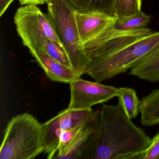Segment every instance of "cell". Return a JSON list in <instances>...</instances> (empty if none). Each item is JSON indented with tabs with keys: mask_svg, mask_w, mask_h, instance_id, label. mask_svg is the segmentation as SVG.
<instances>
[{
	"mask_svg": "<svg viewBox=\"0 0 159 159\" xmlns=\"http://www.w3.org/2000/svg\"><path fill=\"white\" fill-rule=\"evenodd\" d=\"M75 17L80 41L87 56L123 31L114 28L116 17L105 13L76 10Z\"/></svg>",
	"mask_w": 159,
	"mask_h": 159,
	"instance_id": "cell-6",
	"label": "cell"
},
{
	"mask_svg": "<svg viewBox=\"0 0 159 159\" xmlns=\"http://www.w3.org/2000/svg\"><path fill=\"white\" fill-rule=\"evenodd\" d=\"M43 152V124L28 112L13 117L4 131L0 159H32Z\"/></svg>",
	"mask_w": 159,
	"mask_h": 159,
	"instance_id": "cell-2",
	"label": "cell"
},
{
	"mask_svg": "<svg viewBox=\"0 0 159 159\" xmlns=\"http://www.w3.org/2000/svg\"><path fill=\"white\" fill-rule=\"evenodd\" d=\"M96 115L95 111L65 150L56 159H83L94 130Z\"/></svg>",
	"mask_w": 159,
	"mask_h": 159,
	"instance_id": "cell-10",
	"label": "cell"
},
{
	"mask_svg": "<svg viewBox=\"0 0 159 159\" xmlns=\"http://www.w3.org/2000/svg\"><path fill=\"white\" fill-rule=\"evenodd\" d=\"M95 111L89 110L67 108L43 124V152L48 159H53L57 152L59 139L62 133L87 121Z\"/></svg>",
	"mask_w": 159,
	"mask_h": 159,
	"instance_id": "cell-7",
	"label": "cell"
},
{
	"mask_svg": "<svg viewBox=\"0 0 159 159\" xmlns=\"http://www.w3.org/2000/svg\"><path fill=\"white\" fill-rule=\"evenodd\" d=\"M140 122L144 126L159 124V89H154L140 100Z\"/></svg>",
	"mask_w": 159,
	"mask_h": 159,
	"instance_id": "cell-12",
	"label": "cell"
},
{
	"mask_svg": "<svg viewBox=\"0 0 159 159\" xmlns=\"http://www.w3.org/2000/svg\"><path fill=\"white\" fill-rule=\"evenodd\" d=\"M129 74L151 82L159 81V46L138 62Z\"/></svg>",
	"mask_w": 159,
	"mask_h": 159,
	"instance_id": "cell-11",
	"label": "cell"
},
{
	"mask_svg": "<svg viewBox=\"0 0 159 159\" xmlns=\"http://www.w3.org/2000/svg\"><path fill=\"white\" fill-rule=\"evenodd\" d=\"M70 99L67 108L89 110L97 104L118 97L119 88L83 80L79 77L70 83Z\"/></svg>",
	"mask_w": 159,
	"mask_h": 159,
	"instance_id": "cell-8",
	"label": "cell"
},
{
	"mask_svg": "<svg viewBox=\"0 0 159 159\" xmlns=\"http://www.w3.org/2000/svg\"><path fill=\"white\" fill-rule=\"evenodd\" d=\"M76 11L80 12L96 11L114 16L115 0H68ZM115 17V16H114Z\"/></svg>",
	"mask_w": 159,
	"mask_h": 159,
	"instance_id": "cell-13",
	"label": "cell"
},
{
	"mask_svg": "<svg viewBox=\"0 0 159 159\" xmlns=\"http://www.w3.org/2000/svg\"><path fill=\"white\" fill-rule=\"evenodd\" d=\"M152 139L134 124L120 101L97 111L94 130L83 159H142Z\"/></svg>",
	"mask_w": 159,
	"mask_h": 159,
	"instance_id": "cell-1",
	"label": "cell"
},
{
	"mask_svg": "<svg viewBox=\"0 0 159 159\" xmlns=\"http://www.w3.org/2000/svg\"><path fill=\"white\" fill-rule=\"evenodd\" d=\"M43 50L56 61L73 70L69 57L64 47L54 41L46 39L43 43Z\"/></svg>",
	"mask_w": 159,
	"mask_h": 159,
	"instance_id": "cell-16",
	"label": "cell"
},
{
	"mask_svg": "<svg viewBox=\"0 0 159 159\" xmlns=\"http://www.w3.org/2000/svg\"><path fill=\"white\" fill-rule=\"evenodd\" d=\"M29 50L48 78L52 81L70 84L79 78L73 70L56 61L43 49Z\"/></svg>",
	"mask_w": 159,
	"mask_h": 159,
	"instance_id": "cell-9",
	"label": "cell"
},
{
	"mask_svg": "<svg viewBox=\"0 0 159 159\" xmlns=\"http://www.w3.org/2000/svg\"><path fill=\"white\" fill-rule=\"evenodd\" d=\"M47 15L53 24L71 62L72 69L81 77L90 62L81 43L74 7L68 0H47Z\"/></svg>",
	"mask_w": 159,
	"mask_h": 159,
	"instance_id": "cell-4",
	"label": "cell"
},
{
	"mask_svg": "<svg viewBox=\"0 0 159 159\" xmlns=\"http://www.w3.org/2000/svg\"><path fill=\"white\" fill-rule=\"evenodd\" d=\"M14 0H0V16H2Z\"/></svg>",
	"mask_w": 159,
	"mask_h": 159,
	"instance_id": "cell-19",
	"label": "cell"
},
{
	"mask_svg": "<svg viewBox=\"0 0 159 159\" xmlns=\"http://www.w3.org/2000/svg\"><path fill=\"white\" fill-rule=\"evenodd\" d=\"M141 0H115L113 12L118 22L127 20L141 10Z\"/></svg>",
	"mask_w": 159,
	"mask_h": 159,
	"instance_id": "cell-15",
	"label": "cell"
},
{
	"mask_svg": "<svg viewBox=\"0 0 159 159\" xmlns=\"http://www.w3.org/2000/svg\"><path fill=\"white\" fill-rule=\"evenodd\" d=\"M159 46V31L152 32L107 56L91 59L85 74L101 83L131 70L138 62Z\"/></svg>",
	"mask_w": 159,
	"mask_h": 159,
	"instance_id": "cell-3",
	"label": "cell"
},
{
	"mask_svg": "<svg viewBox=\"0 0 159 159\" xmlns=\"http://www.w3.org/2000/svg\"><path fill=\"white\" fill-rule=\"evenodd\" d=\"M118 98L121 102L127 116L131 120L135 119L139 112L140 100L136 92L133 88L120 87L118 91Z\"/></svg>",
	"mask_w": 159,
	"mask_h": 159,
	"instance_id": "cell-14",
	"label": "cell"
},
{
	"mask_svg": "<svg viewBox=\"0 0 159 159\" xmlns=\"http://www.w3.org/2000/svg\"><path fill=\"white\" fill-rule=\"evenodd\" d=\"M142 159H159V133L152 139L151 143Z\"/></svg>",
	"mask_w": 159,
	"mask_h": 159,
	"instance_id": "cell-18",
	"label": "cell"
},
{
	"mask_svg": "<svg viewBox=\"0 0 159 159\" xmlns=\"http://www.w3.org/2000/svg\"><path fill=\"white\" fill-rule=\"evenodd\" d=\"M151 20L150 16L140 11L134 16L121 22H117L114 28L117 30H132L147 28Z\"/></svg>",
	"mask_w": 159,
	"mask_h": 159,
	"instance_id": "cell-17",
	"label": "cell"
},
{
	"mask_svg": "<svg viewBox=\"0 0 159 159\" xmlns=\"http://www.w3.org/2000/svg\"><path fill=\"white\" fill-rule=\"evenodd\" d=\"M14 23L24 45L29 50H43L46 39L64 47L48 15L43 13L37 5L28 4L18 8L15 15Z\"/></svg>",
	"mask_w": 159,
	"mask_h": 159,
	"instance_id": "cell-5",
	"label": "cell"
}]
</instances>
